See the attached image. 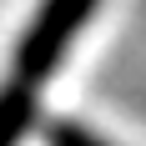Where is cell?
I'll return each mask as SVG.
<instances>
[{"label": "cell", "instance_id": "3", "mask_svg": "<svg viewBox=\"0 0 146 146\" xmlns=\"http://www.w3.org/2000/svg\"><path fill=\"white\" fill-rule=\"evenodd\" d=\"M45 146H111V141H101L96 131L76 126V121H50L45 126Z\"/></svg>", "mask_w": 146, "mask_h": 146}, {"label": "cell", "instance_id": "2", "mask_svg": "<svg viewBox=\"0 0 146 146\" xmlns=\"http://www.w3.org/2000/svg\"><path fill=\"white\" fill-rule=\"evenodd\" d=\"M30 121H35V86L25 81H5L0 86V146H20L30 131Z\"/></svg>", "mask_w": 146, "mask_h": 146}, {"label": "cell", "instance_id": "1", "mask_svg": "<svg viewBox=\"0 0 146 146\" xmlns=\"http://www.w3.org/2000/svg\"><path fill=\"white\" fill-rule=\"evenodd\" d=\"M96 5H101V0H40L35 15H30V25L20 30V40H15L10 76L25 81V86L50 81V76L60 71L66 50H71V40L81 35V25L96 15Z\"/></svg>", "mask_w": 146, "mask_h": 146}]
</instances>
